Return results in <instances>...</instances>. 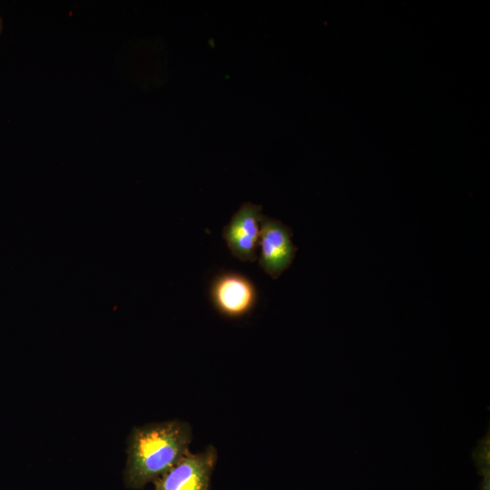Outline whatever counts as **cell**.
Returning a JSON list of instances; mask_svg holds the SVG:
<instances>
[{
  "label": "cell",
  "instance_id": "1",
  "mask_svg": "<svg viewBox=\"0 0 490 490\" xmlns=\"http://www.w3.org/2000/svg\"><path fill=\"white\" fill-rule=\"evenodd\" d=\"M191 425L181 420L153 422L132 429L123 472L126 487L141 489L154 482L190 452Z\"/></svg>",
  "mask_w": 490,
  "mask_h": 490
},
{
  "label": "cell",
  "instance_id": "2",
  "mask_svg": "<svg viewBox=\"0 0 490 490\" xmlns=\"http://www.w3.org/2000/svg\"><path fill=\"white\" fill-rule=\"evenodd\" d=\"M217 449L209 445L199 453L186 454L154 482V490H210Z\"/></svg>",
  "mask_w": 490,
  "mask_h": 490
},
{
  "label": "cell",
  "instance_id": "3",
  "mask_svg": "<svg viewBox=\"0 0 490 490\" xmlns=\"http://www.w3.org/2000/svg\"><path fill=\"white\" fill-rule=\"evenodd\" d=\"M291 238L292 231L287 225L261 214L259 263L272 279L289 269L295 258L297 248Z\"/></svg>",
  "mask_w": 490,
  "mask_h": 490
},
{
  "label": "cell",
  "instance_id": "4",
  "mask_svg": "<svg viewBox=\"0 0 490 490\" xmlns=\"http://www.w3.org/2000/svg\"><path fill=\"white\" fill-rule=\"evenodd\" d=\"M261 206L244 202L223 228L222 237L231 254L242 261H255L260 241Z\"/></svg>",
  "mask_w": 490,
  "mask_h": 490
},
{
  "label": "cell",
  "instance_id": "5",
  "mask_svg": "<svg viewBox=\"0 0 490 490\" xmlns=\"http://www.w3.org/2000/svg\"><path fill=\"white\" fill-rule=\"evenodd\" d=\"M211 299L215 309L228 318H240L248 314L257 300L253 283L239 273L219 275L211 283Z\"/></svg>",
  "mask_w": 490,
  "mask_h": 490
},
{
  "label": "cell",
  "instance_id": "6",
  "mask_svg": "<svg viewBox=\"0 0 490 490\" xmlns=\"http://www.w3.org/2000/svg\"><path fill=\"white\" fill-rule=\"evenodd\" d=\"M488 471V470H487ZM490 484H489V473L485 471V478L483 481L482 488L481 490H490Z\"/></svg>",
  "mask_w": 490,
  "mask_h": 490
},
{
  "label": "cell",
  "instance_id": "7",
  "mask_svg": "<svg viewBox=\"0 0 490 490\" xmlns=\"http://www.w3.org/2000/svg\"><path fill=\"white\" fill-rule=\"evenodd\" d=\"M2 28H3V25H2V20H1V17H0V34L2 32Z\"/></svg>",
  "mask_w": 490,
  "mask_h": 490
}]
</instances>
